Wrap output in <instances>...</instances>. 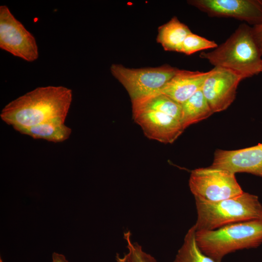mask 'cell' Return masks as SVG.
<instances>
[{
  "mask_svg": "<svg viewBox=\"0 0 262 262\" xmlns=\"http://www.w3.org/2000/svg\"><path fill=\"white\" fill-rule=\"evenodd\" d=\"M72 100V91L66 87H39L8 103L0 116L17 131L49 120L66 118Z\"/></svg>",
  "mask_w": 262,
  "mask_h": 262,
  "instance_id": "6da1fadb",
  "label": "cell"
},
{
  "mask_svg": "<svg viewBox=\"0 0 262 262\" xmlns=\"http://www.w3.org/2000/svg\"><path fill=\"white\" fill-rule=\"evenodd\" d=\"M134 121L149 139L164 144L173 143L185 130L181 105L158 93L132 103Z\"/></svg>",
  "mask_w": 262,
  "mask_h": 262,
  "instance_id": "7a4b0ae2",
  "label": "cell"
},
{
  "mask_svg": "<svg viewBox=\"0 0 262 262\" xmlns=\"http://www.w3.org/2000/svg\"><path fill=\"white\" fill-rule=\"evenodd\" d=\"M262 56L252 27L246 24L240 25L225 42L213 50L199 55L214 67L229 70L243 80L262 72Z\"/></svg>",
  "mask_w": 262,
  "mask_h": 262,
  "instance_id": "3957f363",
  "label": "cell"
},
{
  "mask_svg": "<svg viewBox=\"0 0 262 262\" xmlns=\"http://www.w3.org/2000/svg\"><path fill=\"white\" fill-rule=\"evenodd\" d=\"M201 251L216 262L238 250L256 248L262 244V219L230 224L214 230H196Z\"/></svg>",
  "mask_w": 262,
  "mask_h": 262,
  "instance_id": "277c9868",
  "label": "cell"
},
{
  "mask_svg": "<svg viewBox=\"0 0 262 262\" xmlns=\"http://www.w3.org/2000/svg\"><path fill=\"white\" fill-rule=\"evenodd\" d=\"M196 230H214L244 221L262 219V204L258 197L245 192L214 202L196 200Z\"/></svg>",
  "mask_w": 262,
  "mask_h": 262,
  "instance_id": "5b68a950",
  "label": "cell"
},
{
  "mask_svg": "<svg viewBox=\"0 0 262 262\" xmlns=\"http://www.w3.org/2000/svg\"><path fill=\"white\" fill-rule=\"evenodd\" d=\"M178 69L168 65L134 68L113 64L110 67L113 76L128 92L132 103L159 93Z\"/></svg>",
  "mask_w": 262,
  "mask_h": 262,
  "instance_id": "8992f818",
  "label": "cell"
},
{
  "mask_svg": "<svg viewBox=\"0 0 262 262\" xmlns=\"http://www.w3.org/2000/svg\"><path fill=\"white\" fill-rule=\"evenodd\" d=\"M189 186L195 200L214 202L244 193L235 174L211 166L191 171Z\"/></svg>",
  "mask_w": 262,
  "mask_h": 262,
  "instance_id": "52a82bcc",
  "label": "cell"
},
{
  "mask_svg": "<svg viewBox=\"0 0 262 262\" xmlns=\"http://www.w3.org/2000/svg\"><path fill=\"white\" fill-rule=\"evenodd\" d=\"M0 48L29 62L35 61L39 55L34 37L6 5L0 6Z\"/></svg>",
  "mask_w": 262,
  "mask_h": 262,
  "instance_id": "ba28073f",
  "label": "cell"
},
{
  "mask_svg": "<svg viewBox=\"0 0 262 262\" xmlns=\"http://www.w3.org/2000/svg\"><path fill=\"white\" fill-rule=\"evenodd\" d=\"M188 3L211 17H230L253 26L262 24V0H190Z\"/></svg>",
  "mask_w": 262,
  "mask_h": 262,
  "instance_id": "9c48e42d",
  "label": "cell"
},
{
  "mask_svg": "<svg viewBox=\"0 0 262 262\" xmlns=\"http://www.w3.org/2000/svg\"><path fill=\"white\" fill-rule=\"evenodd\" d=\"M243 79L225 68L214 67L201 88L213 113L226 110L234 100L238 86Z\"/></svg>",
  "mask_w": 262,
  "mask_h": 262,
  "instance_id": "30bf717a",
  "label": "cell"
},
{
  "mask_svg": "<svg viewBox=\"0 0 262 262\" xmlns=\"http://www.w3.org/2000/svg\"><path fill=\"white\" fill-rule=\"evenodd\" d=\"M210 166L235 174L245 172L262 177V143L236 150L217 149Z\"/></svg>",
  "mask_w": 262,
  "mask_h": 262,
  "instance_id": "8fae6325",
  "label": "cell"
},
{
  "mask_svg": "<svg viewBox=\"0 0 262 262\" xmlns=\"http://www.w3.org/2000/svg\"><path fill=\"white\" fill-rule=\"evenodd\" d=\"M211 70L207 72L178 69L159 93L182 104L200 90Z\"/></svg>",
  "mask_w": 262,
  "mask_h": 262,
  "instance_id": "7c38bea8",
  "label": "cell"
},
{
  "mask_svg": "<svg viewBox=\"0 0 262 262\" xmlns=\"http://www.w3.org/2000/svg\"><path fill=\"white\" fill-rule=\"evenodd\" d=\"M66 118H57L48 120L28 128L16 131L34 139H44L54 143L67 140L71 133V129L65 124Z\"/></svg>",
  "mask_w": 262,
  "mask_h": 262,
  "instance_id": "4fadbf2b",
  "label": "cell"
},
{
  "mask_svg": "<svg viewBox=\"0 0 262 262\" xmlns=\"http://www.w3.org/2000/svg\"><path fill=\"white\" fill-rule=\"evenodd\" d=\"M191 33L187 25L174 16L159 27L157 41L165 50L180 52L183 41Z\"/></svg>",
  "mask_w": 262,
  "mask_h": 262,
  "instance_id": "5bb4252c",
  "label": "cell"
},
{
  "mask_svg": "<svg viewBox=\"0 0 262 262\" xmlns=\"http://www.w3.org/2000/svg\"><path fill=\"white\" fill-rule=\"evenodd\" d=\"M182 122L185 129L213 114L200 89L181 104Z\"/></svg>",
  "mask_w": 262,
  "mask_h": 262,
  "instance_id": "9a60e30c",
  "label": "cell"
},
{
  "mask_svg": "<svg viewBox=\"0 0 262 262\" xmlns=\"http://www.w3.org/2000/svg\"><path fill=\"white\" fill-rule=\"evenodd\" d=\"M196 231L195 225L189 229L173 262H216L203 253L198 246Z\"/></svg>",
  "mask_w": 262,
  "mask_h": 262,
  "instance_id": "2e32d148",
  "label": "cell"
},
{
  "mask_svg": "<svg viewBox=\"0 0 262 262\" xmlns=\"http://www.w3.org/2000/svg\"><path fill=\"white\" fill-rule=\"evenodd\" d=\"M217 46L214 41L208 40L192 32L183 41L180 52L191 55L202 50L215 49Z\"/></svg>",
  "mask_w": 262,
  "mask_h": 262,
  "instance_id": "e0dca14e",
  "label": "cell"
},
{
  "mask_svg": "<svg viewBox=\"0 0 262 262\" xmlns=\"http://www.w3.org/2000/svg\"><path fill=\"white\" fill-rule=\"evenodd\" d=\"M124 239L128 250L126 254L128 262H157L155 258L145 252L139 244L132 242L129 231L124 232Z\"/></svg>",
  "mask_w": 262,
  "mask_h": 262,
  "instance_id": "ac0fdd59",
  "label": "cell"
},
{
  "mask_svg": "<svg viewBox=\"0 0 262 262\" xmlns=\"http://www.w3.org/2000/svg\"><path fill=\"white\" fill-rule=\"evenodd\" d=\"M252 32L260 52L262 55V24L253 26Z\"/></svg>",
  "mask_w": 262,
  "mask_h": 262,
  "instance_id": "d6986e66",
  "label": "cell"
},
{
  "mask_svg": "<svg viewBox=\"0 0 262 262\" xmlns=\"http://www.w3.org/2000/svg\"><path fill=\"white\" fill-rule=\"evenodd\" d=\"M51 262H68L65 256L61 254L53 252Z\"/></svg>",
  "mask_w": 262,
  "mask_h": 262,
  "instance_id": "ffe728a7",
  "label": "cell"
},
{
  "mask_svg": "<svg viewBox=\"0 0 262 262\" xmlns=\"http://www.w3.org/2000/svg\"><path fill=\"white\" fill-rule=\"evenodd\" d=\"M116 260L117 262H128L126 255L124 257H121L119 254H117L116 256Z\"/></svg>",
  "mask_w": 262,
  "mask_h": 262,
  "instance_id": "44dd1931",
  "label": "cell"
},
{
  "mask_svg": "<svg viewBox=\"0 0 262 262\" xmlns=\"http://www.w3.org/2000/svg\"></svg>",
  "mask_w": 262,
  "mask_h": 262,
  "instance_id": "7402d4cb",
  "label": "cell"
}]
</instances>
